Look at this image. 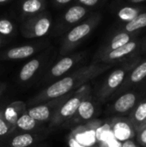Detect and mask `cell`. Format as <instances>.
<instances>
[{
	"label": "cell",
	"mask_w": 146,
	"mask_h": 147,
	"mask_svg": "<svg viewBox=\"0 0 146 147\" xmlns=\"http://www.w3.org/2000/svg\"><path fill=\"white\" fill-rule=\"evenodd\" d=\"M97 69L98 68L95 67L94 65H91L75 71L71 74L63 78L62 79L55 82L48 88H46L38 96L39 100L44 101L58 99L65 96L73 89L81 86L92 77H94L96 74Z\"/></svg>",
	"instance_id": "1"
},
{
	"label": "cell",
	"mask_w": 146,
	"mask_h": 147,
	"mask_svg": "<svg viewBox=\"0 0 146 147\" xmlns=\"http://www.w3.org/2000/svg\"><path fill=\"white\" fill-rule=\"evenodd\" d=\"M92 28L93 24L89 20L75 26L64 38L60 47V53L65 55L71 52L86 36L90 34Z\"/></svg>",
	"instance_id": "2"
},
{
	"label": "cell",
	"mask_w": 146,
	"mask_h": 147,
	"mask_svg": "<svg viewBox=\"0 0 146 147\" xmlns=\"http://www.w3.org/2000/svg\"><path fill=\"white\" fill-rule=\"evenodd\" d=\"M52 21L46 15L42 13L28 19L22 27V33L28 38H37L46 35L50 28Z\"/></svg>",
	"instance_id": "3"
},
{
	"label": "cell",
	"mask_w": 146,
	"mask_h": 147,
	"mask_svg": "<svg viewBox=\"0 0 146 147\" xmlns=\"http://www.w3.org/2000/svg\"><path fill=\"white\" fill-rule=\"evenodd\" d=\"M86 93H87V88L83 87L77 91L76 96H72L67 102H65L59 109V111L56 115L54 121L56 123L61 122L73 116L77 111L80 102L83 98H85Z\"/></svg>",
	"instance_id": "4"
},
{
	"label": "cell",
	"mask_w": 146,
	"mask_h": 147,
	"mask_svg": "<svg viewBox=\"0 0 146 147\" xmlns=\"http://www.w3.org/2000/svg\"><path fill=\"white\" fill-rule=\"evenodd\" d=\"M81 59L80 53L71 56H66L59 60L50 71V74L52 78H59L70 71Z\"/></svg>",
	"instance_id": "5"
},
{
	"label": "cell",
	"mask_w": 146,
	"mask_h": 147,
	"mask_svg": "<svg viewBox=\"0 0 146 147\" xmlns=\"http://www.w3.org/2000/svg\"><path fill=\"white\" fill-rule=\"evenodd\" d=\"M113 135L116 140L122 143L134 137V130L128 122L119 121L113 126Z\"/></svg>",
	"instance_id": "6"
},
{
	"label": "cell",
	"mask_w": 146,
	"mask_h": 147,
	"mask_svg": "<svg viewBox=\"0 0 146 147\" xmlns=\"http://www.w3.org/2000/svg\"><path fill=\"white\" fill-rule=\"evenodd\" d=\"M58 102H52L47 104L34 107L28 109V114L35 121H47L51 117L52 114V109L55 108Z\"/></svg>",
	"instance_id": "7"
},
{
	"label": "cell",
	"mask_w": 146,
	"mask_h": 147,
	"mask_svg": "<svg viewBox=\"0 0 146 147\" xmlns=\"http://www.w3.org/2000/svg\"><path fill=\"white\" fill-rule=\"evenodd\" d=\"M35 52V47L31 45H24L13 47L4 53L3 58L7 59H22L32 56Z\"/></svg>",
	"instance_id": "8"
},
{
	"label": "cell",
	"mask_w": 146,
	"mask_h": 147,
	"mask_svg": "<svg viewBox=\"0 0 146 147\" xmlns=\"http://www.w3.org/2000/svg\"><path fill=\"white\" fill-rule=\"evenodd\" d=\"M87 9L83 5H74L69 8L64 16V22L68 24H75L79 22L86 15Z\"/></svg>",
	"instance_id": "9"
},
{
	"label": "cell",
	"mask_w": 146,
	"mask_h": 147,
	"mask_svg": "<svg viewBox=\"0 0 146 147\" xmlns=\"http://www.w3.org/2000/svg\"><path fill=\"white\" fill-rule=\"evenodd\" d=\"M136 102V96L133 93H126L117 99L114 108L118 113L123 114L130 110Z\"/></svg>",
	"instance_id": "10"
},
{
	"label": "cell",
	"mask_w": 146,
	"mask_h": 147,
	"mask_svg": "<svg viewBox=\"0 0 146 147\" xmlns=\"http://www.w3.org/2000/svg\"><path fill=\"white\" fill-rule=\"evenodd\" d=\"M40 66V61L38 59H34L25 64L20 71L19 78L22 82L28 81L31 78L34 77L35 72L39 70Z\"/></svg>",
	"instance_id": "11"
},
{
	"label": "cell",
	"mask_w": 146,
	"mask_h": 147,
	"mask_svg": "<svg viewBox=\"0 0 146 147\" xmlns=\"http://www.w3.org/2000/svg\"><path fill=\"white\" fill-rule=\"evenodd\" d=\"M132 122L137 129L146 125V102H141L136 108L132 116Z\"/></svg>",
	"instance_id": "12"
},
{
	"label": "cell",
	"mask_w": 146,
	"mask_h": 147,
	"mask_svg": "<svg viewBox=\"0 0 146 147\" xmlns=\"http://www.w3.org/2000/svg\"><path fill=\"white\" fill-rule=\"evenodd\" d=\"M45 8V3L42 0H25L22 3V10L28 15L40 13Z\"/></svg>",
	"instance_id": "13"
},
{
	"label": "cell",
	"mask_w": 146,
	"mask_h": 147,
	"mask_svg": "<svg viewBox=\"0 0 146 147\" xmlns=\"http://www.w3.org/2000/svg\"><path fill=\"white\" fill-rule=\"evenodd\" d=\"M77 113L82 119L89 120L95 114V107L90 101L83 98L77 109Z\"/></svg>",
	"instance_id": "14"
},
{
	"label": "cell",
	"mask_w": 146,
	"mask_h": 147,
	"mask_svg": "<svg viewBox=\"0 0 146 147\" xmlns=\"http://www.w3.org/2000/svg\"><path fill=\"white\" fill-rule=\"evenodd\" d=\"M22 106H23L22 102H15L6 108L4 111V116L8 123L12 125L16 123L17 119L20 117L18 114H19V110L22 109Z\"/></svg>",
	"instance_id": "15"
},
{
	"label": "cell",
	"mask_w": 146,
	"mask_h": 147,
	"mask_svg": "<svg viewBox=\"0 0 146 147\" xmlns=\"http://www.w3.org/2000/svg\"><path fill=\"white\" fill-rule=\"evenodd\" d=\"M136 47V43L135 42H128L126 44H125L124 46L116 48L114 50H112L109 53H108V59H120L130 53H132Z\"/></svg>",
	"instance_id": "16"
},
{
	"label": "cell",
	"mask_w": 146,
	"mask_h": 147,
	"mask_svg": "<svg viewBox=\"0 0 146 147\" xmlns=\"http://www.w3.org/2000/svg\"><path fill=\"white\" fill-rule=\"evenodd\" d=\"M125 72L123 70H116L110 74L107 81V89L108 90L116 89L124 80Z\"/></svg>",
	"instance_id": "17"
},
{
	"label": "cell",
	"mask_w": 146,
	"mask_h": 147,
	"mask_svg": "<svg viewBox=\"0 0 146 147\" xmlns=\"http://www.w3.org/2000/svg\"><path fill=\"white\" fill-rule=\"evenodd\" d=\"M16 126L24 131H29L35 127L36 126V121L33 119L28 114L22 115L16 121Z\"/></svg>",
	"instance_id": "18"
},
{
	"label": "cell",
	"mask_w": 146,
	"mask_h": 147,
	"mask_svg": "<svg viewBox=\"0 0 146 147\" xmlns=\"http://www.w3.org/2000/svg\"><path fill=\"white\" fill-rule=\"evenodd\" d=\"M144 27H146V13L140 14L132 21L128 22L126 26V29L128 32H133Z\"/></svg>",
	"instance_id": "19"
},
{
	"label": "cell",
	"mask_w": 146,
	"mask_h": 147,
	"mask_svg": "<svg viewBox=\"0 0 146 147\" xmlns=\"http://www.w3.org/2000/svg\"><path fill=\"white\" fill-rule=\"evenodd\" d=\"M34 142V138L29 134H22L15 136L12 141V147H28Z\"/></svg>",
	"instance_id": "20"
},
{
	"label": "cell",
	"mask_w": 146,
	"mask_h": 147,
	"mask_svg": "<svg viewBox=\"0 0 146 147\" xmlns=\"http://www.w3.org/2000/svg\"><path fill=\"white\" fill-rule=\"evenodd\" d=\"M130 41V36L127 34H125V33H121V34H119L117 35H115L112 41H111V45H110V47L112 50H114L116 48H119L122 46H124L125 44L128 43Z\"/></svg>",
	"instance_id": "21"
},
{
	"label": "cell",
	"mask_w": 146,
	"mask_h": 147,
	"mask_svg": "<svg viewBox=\"0 0 146 147\" xmlns=\"http://www.w3.org/2000/svg\"><path fill=\"white\" fill-rule=\"evenodd\" d=\"M146 77V62L142 63L139 65L132 73L131 80L133 83H139Z\"/></svg>",
	"instance_id": "22"
},
{
	"label": "cell",
	"mask_w": 146,
	"mask_h": 147,
	"mask_svg": "<svg viewBox=\"0 0 146 147\" xmlns=\"http://www.w3.org/2000/svg\"><path fill=\"white\" fill-rule=\"evenodd\" d=\"M137 10L130 7H125L119 11V17L123 21H132L137 16Z\"/></svg>",
	"instance_id": "23"
},
{
	"label": "cell",
	"mask_w": 146,
	"mask_h": 147,
	"mask_svg": "<svg viewBox=\"0 0 146 147\" xmlns=\"http://www.w3.org/2000/svg\"><path fill=\"white\" fill-rule=\"evenodd\" d=\"M14 31V25L9 19H0V34L10 35Z\"/></svg>",
	"instance_id": "24"
},
{
	"label": "cell",
	"mask_w": 146,
	"mask_h": 147,
	"mask_svg": "<svg viewBox=\"0 0 146 147\" xmlns=\"http://www.w3.org/2000/svg\"><path fill=\"white\" fill-rule=\"evenodd\" d=\"M8 132H9V124L2 117H0V136L6 134Z\"/></svg>",
	"instance_id": "25"
},
{
	"label": "cell",
	"mask_w": 146,
	"mask_h": 147,
	"mask_svg": "<svg viewBox=\"0 0 146 147\" xmlns=\"http://www.w3.org/2000/svg\"><path fill=\"white\" fill-rule=\"evenodd\" d=\"M138 140L140 144L146 146V126L144 127L142 129H140V131L138 134Z\"/></svg>",
	"instance_id": "26"
},
{
	"label": "cell",
	"mask_w": 146,
	"mask_h": 147,
	"mask_svg": "<svg viewBox=\"0 0 146 147\" xmlns=\"http://www.w3.org/2000/svg\"><path fill=\"white\" fill-rule=\"evenodd\" d=\"M80 3H82L83 5H85V6H94L96 5L99 0H77Z\"/></svg>",
	"instance_id": "27"
},
{
	"label": "cell",
	"mask_w": 146,
	"mask_h": 147,
	"mask_svg": "<svg viewBox=\"0 0 146 147\" xmlns=\"http://www.w3.org/2000/svg\"><path fill=\"white\" fill-rule=\"evenodd\" d=\"M121 147H138V146L133 140H128L121 143Z\"/></svg>",
	"instance_id": "28"
},
{
	"label": "cell",
	"mask_w": 146,
	"mask_h": 147,
	"mask_svg": "<svg viewBox=\"0 0 146 147\" xmlns=\"http://www.w3.org/2000/svg\"><path fill=\"white\" fill-rule=\"evenodd\" d=\"M69 146H70V147H85L83 145L80 144L77 140H75V139H73V138L70 140V141H69Z\"/></svg>",
	"instance_id": "29"
},
{
	"label": "cell",
	"mask_w": 146,
	"mask_h": 147,
	"mask_svg": "<svg viewBox=\"0 0 146 147\" xmlns=\"http://www.w3.org/2000/svg\"><path fill=\"white\" fill-rule=\"evenodd\" d=\"M109 147H121V142L114 139L111 143H109Z\"/></svg>",
	"instance_id": "30"
},
{
	"label": "cell",
	"mask_w": 146,
	"mask_h": 147,
	"mask_svg": "<svg viewBox=\"0 0 146 147\" xmlns=\"http://www.w3.org/2000/svg\"><path fill=\"white\" fill-rule=\"evenodd\" d=\"M58 4H60V5H62V4H66V3H70L71 0H54Z\"/></svg>",
	"instance_id": "31"
},
{
	"label": "cell",
	"mask_w": 146,
	"mask_h": 147,
	"mask_svg": "<svg viewBox=\"0 0 146 147\" xmlns=\"http://www.w3.org/2000/svg\"><path fill=\"white\" fill-rule=\"evenodd\" d=\"M133 3H139V2H143V1H146V0H131Z\"/></svg>",
	"instance_id": "32"
},
{
	"label": "cell",
	"mask_w": 146,
	"mask_h": 147,
	"mask_svg": "<svg viewBox=\"0 0 146 147\" xmlns=\"http://www.w3.org/2000/svg\"><path fill=\"white\" fill-rule=\"evenodd\" d=\"M7 1H9V0H0V3H5V2H7Z\"/></svg>",
	"instance_id": "33"
},
{
	"label": "cell",
	"mask_w": 146,
	"mask_h": 147,
	"mask_svg": "<svg viewBox=\"0 0 146 147\" xmlns=\"http://www.w3.org/2000/svg\"><path fill=\"white\" fill-rule=\"evenodd\" d=\"M1 43H2V39L0 38V44H1Z\"/></svg>",
	"instance_id": "34"
},
{
	"label": "cell",
	"mask_w": 146,
	"mask_h": 147,
	"mask_svg": "<svg viewBox=\"0 0 146 147\" xmlns=\"http://www.w3.org/2000/svg\"><path fill=\"white\" fill-rule=\"evenodd\" d=\"M0 96H1V90H0Z\"/></svg>",
	"instance_id": "35"
}]
</instances>
